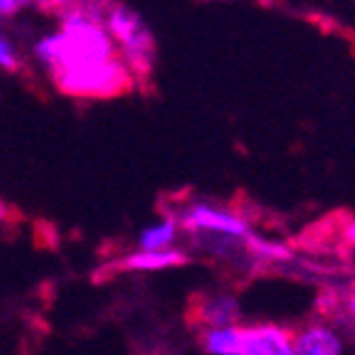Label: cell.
Returning a JSON list of instances; mask_svg holds the SVG:
<instances>
[{
  "mask_svg": "<svg viewBox=\"0 0 355 355\" xmlns=\"http://www.w3.org/2000/svg\"><path fill=\"white\" fill-rule=\"evenodd\" d=\"M168 217L175 220L178 227H183L188 234L207 232V234H225V237L244 239L252 234V225L237 210H230L225 205H215L207 200H193L185 202L178 210H168Z\"/></svg>",
  "mask_w": 355,
  "mask_h": 355,
  "instance_id": "cell-3",
  "label": "cell"
},
{
  "mask_svg": "<svg viewBox=\"0 0 355 355\" xmlns=\"http://www.w3.org/2000/svg\"><path fill=\"white\" fill-rule=\"evenodd\" d=\"M180 227L175 225L173 217H166L158 225H150L144 232L139 234V247L141 252H161V250H171L178 239Z\"/></svg>",
  "mask_w": 355,
  "mask_h": 355,
  "instance_id": "cell-10",
  "label": "cell"
},
{
  "mask_svg": "<svg viewBox=\"0 0 355 355\" xmlns=\"http://www.w3.org/2000/svg\"><path fill=\"white\" fill-rule=\"evenodd\" d=\"M343 338L331 323H306L294 333V355H343Z\"/></svg>",
  "mask_w": 355,
  "mask_h": 355,
  "instance_id": "cell-7",
  "label": "cell"
},
{
  "mask_svg": "<svg viewBox=\"0 0 355 355\" xmlns=\"http://www.w3.org/2000/svg\"><path fill=\"white\" fill-rule=\"evenodd\" d=\"M37 3L44 10H60V8H67L69 3H74V0H37Z\"/></svg>",
  "mask_w": 355,
  "mask_h": 355,
  "instance_id": "cell-13",
  "label": "cell"
},
{
  "mask_svg": "<svg viewBox=\"0 0 355 355\" xmlns=\"http://www.w3.org/2000/svg\"><path fill=\"white\" fill-rule=\"evenodd\" d=\"M104 28L114 42H119L123 64L131 69L133 77H144L153 67V37L139 15L126 6H109L104 12Z\"/></svg>",
  "mask_w": 355,
  "mask_h": 355,
  "instance_id": "cell-1",
  "label": "cell"
},
{
  "mask_svg": "<svg viewBox=\"0 0 355 355\" xmlns=\"http://www.w3.org/2000/svg\"><path fill=\"white\" fill-rule=\"evenodd\" d=\"M239 331L242 326L205 328L200 331V345L207 355H239Z\"/></svg>",
  "mask_w": 355,
  "mask_h": 355,
  "instance_id": "cell-9",
  "label": "cell"
},
{
  "mask_svg": "<svg viewBox=\"0 0 355 355\" xmlns=\"http://www.w3.org/2000/svg\"><path fill=\"white\" fill-rule=\"evenodd\" d=\"M190 257L183 250H161V252H131L126 257H119V259L109 261V264L99 266L94 272V279H109L114 274H123V272H161V269H175V266L188 264Z\"/></svg>",
  "mask_w": 355,
  "mask_h": 355,
  "instance_id": "cell-5",
  "label": "cell"
},
{
  "mask_svg": "<svg viewBox=\"0 0 355 355\" xmlns=\"http://www.w3.org/2000/svg\"><path fill=\"white\" fill-rule=\"evenodd\" d=\"M239 355H294V333L279 323L242 326Z\"/></svg>",
  "mask_w": 355,
  "mask_h": 355,
  "instance_id": "cell-6",
  "label": "cell"
},
{
  "mask_svg": "<svg viewBox=\"0 0 355 355\" xmlns=\"http://www.w3.org/2000/svg\"><path fill=\"white\" fill-rule=\"evenodd\" d=\"M33 0H0V17L6 15H15L22 6H28Z\"/></svg>",
  "mask_w": 355,
  "mask_h": 355,
  "instance_id": "cell-12",
  "label": "cell"
},
{
  "mask_svg": "<svg viewBox=\"0 0 355 355\" xmlns=\"http://www.w3.org/2000/svg\"><path fill=\"white\" fill-rule=\"evenodd\" d=\"M345 313H348V318L353 321V326H355V294H350L348 301H345Z\"/></svg>",
  "mask_w": 355,
  "mask_h": 355,
  "instance_id": "cell-15",
  "label": "cell"
},
{
  "mask_svg": "<svg viewBox=\"0 0 355 355\" xmlns=\"http://www.w3.org/2000/svg\"><path fill=\"white\" fill-rule=\"evenodd\" d=\"M343 237H345V242H348V244H355V217L348 222V225H345Z\"/></svg>",
  "mask_w": 355,
  "mask_h": 355,
  "instance_id": "cell-14",
  "label": "cell"
},
{
  "mask_svg": "<svg viewBox=\"0 0 355 355\" xmlns=\"http://www.w3.org/2000/svg\"><path fill=\"white\" fill-rule=\"evenodd\" d=\"M0 67L8 69V72H17V69H20L15 50H12V44L8 42L6 37H0Z\"/></svg>",
  "mask_w": 355,
  "mask_h": 355,
  "instance_id": "cell-11",
  "label": "cell"
},
{
  "mask_svg": "<svg viewBox=\"0 0 355 355\" xmlns=\"http://www.w3.org/2000/svg\"><path fill=\"white\" fill-rule=\"evenodd\" d=\"M52 82L57 84L60 92L67 96H77V99H114L133 89V74L123 60H111L106 64L89 67L79 72H64L55 74Z\"/></svg>",
  "mask_w": 355,
  "mask_h": 355,
  "instance_id": "cell-2",
  "label": "cell"
},
{
  "mask_svg": "<svg viewBox=\"0 0 355 355\" xmlns=\"http://www.w3.org/2000/svg\"><path fill=\"white\" fill-rule=\"evenodd\" d=\"M6 217H8V205L3 202V200H0V222L6 220Z\"/></svg>",
  "mask_w": 355,
  "mask_h": 355,
  "instance_id": "cell-16",
  "label": "cell"
},
{
  "mask_svg": "<svg viewBox=\"0 0 355 355\" xmlns=\"http://www.w3.org/2000/svg\"><path fill=\"white\" fill-rule=\"evenodd\" d=\"M242 304L230 291H200L188 304V323L193 328H227L239 326Z\"/></svg>",
  "mask_w": 355,
  "mask_h": 355,
  "instance_id": "cell-4",
  "label": "cell"
},
{
  "mask_svg": "<svg viewBox=\"0 0 355 355\" xmlns=\"http://www.w3.org/2000/svg\"><path fill=\"white\" fill-rule=\"evenodd\" d=\"M244 247H247L250 257L259 266H264V264H282V261L294 259V252L288 250L286 244L274 242V239H266V237H259V234H254V232L244 237Z\"/></svg>",
  "mask_w": 355,
  "mask_h": 355,
  "instance_id": "cell-8",
  "label": "cell"
}]
</instances>
